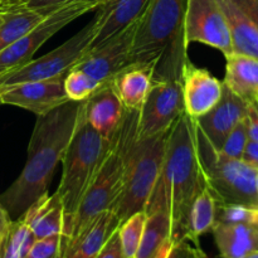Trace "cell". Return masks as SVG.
I'll return each instance as SVG.
<instances>
[{
  "label": "cell",
  "instance_id": "21",
  "mask_svg": "<svg viewBox=\"0 0 258 258\" xmlns=\"http://www.w3.org/2000/svg\"><path fill=\"white\" fill-rule=\"evenodd\" d=\"M223 85L246 102H258V58L233 52L226 55Z\"/></svg>",
  "mask_w": 258,
  "mask_h": 258
},
{
  "label": "cell",
  "instance_id": "44",
  "mask_svg": "<svg viewBox=\"0 0 258 258\" xmlns=\"http://www.w3.org/2000/svg\"><path fill=\"white\" fill-rule=\"evenodd\" d=\"M256 189H257V194H258V169L256 173Z\"/></svg>",
  "mask_w": 258,
  "mask_h": 258
},
{
  "label": "cell",
  "instance_id": "11",
  "mask_svg": "<svg viewBox=\"0 0 258 258\" xmlns=\"http://www.w3.org/2000/svg\"><path fill=\"white\" fill-rule=\"evenodd\" d=\"M184 40L202 43L218 49L223 55L232 53L228 24L217 0H188L184 19Z\"/></svg>",
  "mask_w": 258,
  "mask_h": 258
},
{
  "label": "cell",
  "instance_id": "46",
  "mask_svg": "<svg viewBox=\"0 0 258 258\" xmlns=\"http://www.w3.org/2000/svg\"><path fill=\"white\" fill-rule=\"evenodd\" d=\"M64 2H71V0H64ZM64 2H63V3H64ZM60 4H62V3H60ZM58 5H59V4H58Z\"/></svg>",
  "mask_w": 258,
  "mask_h": 258
},
{
  "label": "cell",
  "instance_id": "37",
  "mask_svg": "<svg viewBox=\"0 0 258 258\" xmlns=\"http://www.w3.org/2000/svg\"><path fill=\"white\" fill-rule=\"evenodd\" d=\"M63 2H64V0H24L23 7L38 10V12H40L45 17V13H47L48 10L57 7L58 4H60V3Z\"/></svg>",
  "mask_w": 258,
  "mask_h": 258
},
{
  "label": "cell",
  "instance_id": "32",
  "mask_svg": "<svg viewBox=\"0 0 258 258\" xmlns=\"http://www.w3.org/2000/svg\"><path fill=\"white\" fill-rule=\"evenodd\" d=\"M60 234L35 239L25 258H60Z\"/></svg>",
  "mask_w": 258,
  "mask_h": 258
},
{
  "label": "cell",
  "instance_id": "36",
  "mask_svg": "<svg viewBox=\"0 0 258 258\" xmlns=\"http://www.w3.org/2000/svg\"><path fill=\"white\" fill-rule=\"evenodd\" d=\"M241 160L251 168L258 169V141L248 140Z\"/></svg>",
  "mask_w": 258,
  "mask_h": 258
},
{
  "label": "cell",
  "instance_id": "5",
  "mask_svg": "<svg viewBox=\"0 0 258 258\" xmlns=\"http://www.w3.org/2000/svg\"><path fill=\"white\" fill-rule=\"evenodd\" d=\"M169 131L149 139L131 141L126 154L122 186L111 211L120 224L138 212H145L160 174Z\"/></svg>",
  "mask_w": 258,
  "mask_h": 258
},
{
  "label": "cell",
  "instance_id": "20",
  "mask_svg": "<svg viewBox=\"0 0 258 258\" xmlns=\"http://www.w3.org/2000/svg\"><path fill=\"white\" fill-rule=\"evenodd\" d=\"M20 218L25 222L35 239L63 234L64 209L58 194L45 193L35 201Z\"/></svg>",
  "mask_w": 258,
  "mask_h": 258
},
{
  "label": "cell",
  "instance_id": "24",
  "mask_svg": "<svg viewBox=\"0 0 258 258\" xmlns=\"http://www.w3.org/2000/svg\"><path fill=\"white\" fill-rule=\"evenodd\" d=\"M217 204V198L208 185L199 191L186 216L185 239L199 244V237L212 231L216 224Z\"/></svg>",
  "mask_w": 258,
  "mask_h": 258
},
{
  "label": "cell",
  "instance_id": "16",
  "mask_svg": "<svg viewBox=\"0 0 258 258\" xmlns=\"http://www.w3.org/2000/svg\"><path fill=\"white\" fill-rule=\"evenodd\" d=\"M247 108L248 102L223 85L219 102L206 115L197 118L196 122L207 140L219 150L229 133L246 117Z\"/></svg>",
  "mask_w": 258,
  "mask_h": 258
},
{
  "label": "cell",
  "instance_id": "29",
  "mask_svg": "<svg viewBox=\"0 0 258 258\" xmlns=\"http://www.w3.org/2000/svg\"><path fill=\"white\" fill-rule=\"evenodd\" d=\"M145 219V212H138V213L128 217L118 227V236H120L123 258L135 257L139 246H140L141 237H143Z\"/></svg>",
  "mask_w": 258,
  "mask_h": 258
},
{
  "label": "cell",
  "instance_id": "31",
  "mask_svg": "<svg viewBox=\"0 0 258 258\" xmlns=\"http://www.w3.org/2000/svg\"><path fill=\"white\" fill-rule=\"evenodd\" d=\"M248 131H247V121L246 117L229 133L224 140L223 145L221 146L219 151L223 154L224 156L231 159H236V160H241L242 155H243L244 148H246L247 143H248Z\"/></svg>",
  "mask_w": 258,
  "mask_h": 258
},
{
  "label": "cell",
  "instance_id": "33",
  "mask_svg": "<svg viewBox=\"0 0 258 258\" xmlns=\"http://www.w3.org/2000/svg\"><path fill=\"white\" fill-rule=\"evenodd\" d=\"M166 258H208L201 249L199 244L193 243L189 239H180L173 242Z\"/></svg>",
  "mask_w": 258,
  "mask_h": 258
},
{
  "label": "cell",
  "instance_id": "47",
  "mask_svg": "<svg viewBox=\"0 0 258 258\" xmlns=\"http://www.w3.org/2000/svg\"><path fill=\"white\" fill-rule=\"evenodd\" d=\"M0 105H3V103H2V101H0Z\"/></svg>",
  "mask_w": 258,
  "mask_h": 258
},
{
  "label": "cell",
  "instance_id": "28",
  "mask_svg": "<svg viewBox=\"0 0 258 258\" xmlns=\"http://www.w3.org/2000/svg\"><path fill=\"white\" fill-rule=\"evenodd\" d=\"M105 83L100 82L85 71L73 67L64 76V91L68 100L73 102H83L97 92Z\"/></svg>",
  "mask_w": 258,
  "mask_h": 258
},
{
  "label": "cell",
  "instance_id": "38",
  "mask_svg": "<svg viewBox=\"0 0 258 258\" xmlns=\"http://www.w3.org/2000/svg\"><path fill=\"white\" fill-rule=\"evenodd\" d=\"M258 29V0H233Z\"/></svg>",
  "mask_w": 258,
  "mask_h": 258
},
{
  "label": "cell",
  "instance_id": "12",
  "mask_svg": "<svg viewBox=\"0 0 258 258\" xmlns=\"http://www.w3.org/2000/svg\"><path fill=\"white\" fill-rule=\"evenodd\" d=\"M0 101L30 111L37 116L47 115L70 102L64 91V77L0 85Z\"/></svg>",
  "mask_w": 258,
  "mask_h": 258
},
{
  "label": "cell",
  "instance_id": "17",
  "mask_svg": "<svg viewBox=\"0 0 258 258\" xmlns=\"http://www.w3.org/2000/svg\"><path fill=\"white\" fill-rule=\"evenodd\" d=\"M125 106L121 102L112 83L107 82L85 101V113L93 128L108 141H112L125 116Z\"/></svg>",
  "mask_w": 258,
  "mask_h": 258
},
{
  "label": "cell",
  "instance_id": "27",
  "mask_svg": "<svg viewBox=\"0 0 258 258\" xmlns=\"http://www.w3.org/2000/svg\"><path fill=\"white\" fill-rule=\"evenodd\" d=\"M34 241V234L22 218L14 219L8 231L0 258H25Z\"/></svg>",
  "mask_w": 258,
  "mask_h": 258
},
{
  "label": "cell",
  "instance_id": "18",
  "mask_svg": "<svg viewBox=\"0 0 258 258\" xmlns=\"http://www.w3.org/2000/svg\"><path fill=\"white\" fill-rule=\"evenodd\" d=\"M118 227L116 214L112 211L103 212L68 242L60 258H96Z\"/></svg>",
  "mask_w": 258,
  "mask_h": 258
},
{
  "label": "cell",
  "instance_id": "15",
  "mask_svg": "<svg viewBox=\"0 0 258 258\" xmlns=\"http://www.w3.org/2000/svg\"><path fill=\"white\" fill-rule=\"evenodd\" d=\"M150 0H105L96 9V35L88 52L120 34L141 19ZM87 52V53H88Z\"/></svg>",
  "mask_w": 258,
  "mask_h": 258
},
{
  "label": "cell",
  "instance_id": "19",
  "mask_svg": "<svg viewBox=\"0 0 258 258\" xmlns=\"http://www.w3.org/2000/svg\"><path fill=\"white\" fill-rule=\"evenodd\" d=\"M155 66L134 64L127 66L111 81L126 110L140 111L149 95Z\"/></svg>",
  "mask_w": 258,
  "mask_h": 258
},
{
  "label": "cell",
  "instance_id": "22",
  "mask_svg": "<svg viewBox=\"0 0 258 258\" xmlns=\"http://www.w3.org/2000/svg\"><path fill=\"white\" fill-rule=\"evenodd\" d=\"M212 232L222 258H243L258 252V224L216 223Z\"/></svg>",
  "mask_w": 258,
  "mask_h": 258
},
{
  "label": "cell",
  "instance_id": "39",
  "mask_svg": "<svg viewBox=\"0 0 258 258\" xmlns=\"http://www.w3.org/2000/svg\"><path fill=\"white\" fill-rule=\"evenodd\" d=\"M12 217L9 216L7 209L0 204V252H2L3 246H4L5 238H7L8 231L12 224Z\"/></svg>",
  "mask_w": 258,
  "mask_h": 258
},
{
  "label": "cell",
  "instance_id": "25",
  "mask_svg": "<svg viewBox=\"0 0 258 258\" xmlns=\"http://www.w3.org/2000/svg\"><path fill=\"white\" fill-rule=\"evenodd\" d=\"M140 246L134 258H154L166 242L171 241V219L165 208H158L145 212Z\"/></svg>",
  "mask_w": 258,
  "mask_h": 258
},
{
  "label": "cell",
  "instance_id": "9",
  "mask_svg": "<svg viewBox=\"0 0 258 258\" xmlns=\"http://www.w3.org/2000/svg\"><path fill=\"white\" fill-rule=\"evenodd\" d=\"M95 35L96 20L92 18L88 24L59 47L0 78V85L64 77L85 58Z\"/></svg>",
  "mask_w": 258,
  "mask_h": 258
},
{
  "label": "cell",
  "instance_id": "43",
  "mask_svg": "<svg viewBox=\"0 0 258 258\" xmlns=\"http://www.w3.org/2000/svg\"><path fill=\"white\" fill-rule=\"evenodd\" d=\"M7 12H9V10L4 9V8H0V15H3V14H4V13H7Z\"/></svg>",
  "mask_w": 258,
  "mask_h": 258
},
{
  "label": "cell",
  "instance_id": "13",
  "mask_svg": "<svg viewBox=\"0 0 258 258\" xmlns=\"http://www.w3.org/2000/svg\"><path fill=\"white\" fill-rule=\"evenodd\" d=\"M139 22L85 55L76 67L102 83L111 82L118 72L131 64V48Z\"/></svg>",
  "mask_w": 258,
  "mask_h": 258
},
{
  "label": "cell",
  "instance_id": "30",
  "mask_svg": "<svg viewBox=\"0 0 258 258\" xmlns=\"http://www.w3.org/2000/svg\"><path fill=\"white\" fill-rule=\"evenodd\" d=\"M216 223L258 224V208L244 204H217Z\"/></svg>",
  "mask_w": 258,
  "mask_h": 258
},
{
  "label": "cell",
  "instance_id": "34",
  "mask_svg": "<svg viewBox=\"0 0 258 258\" xmlns=\"http://www.w3.org/2000/svg\"><path fill=\"white\" fill-rule=\"evenodd\" d=\"M96 258H123L122 247H121L120 236H118V228L111 234L108 241L100 251Z\"/></svg>",
  "mask_w": 258,
  "mask_h": 258
},
{
  "label": "cell",
  "instance_id": "40",
  "mask_svg": "<svg viewBox=\"0 0 258 258\" xmlns=\"http://www.w3.org/2000/svg\"><path fill=\"white\" fill-rule=\"evenodd\" d=\"M23 4H24V0H0V8L8 10L17 9V8L23 7Z\"/></svg>",
  "mask_w": 258,
  "mask_h": 258
},
{
  "label": "cell",
  "instance_id": "2",
  "mask_svg": "<svg viewBox=\"0 0 258 258\" xmlns=\"http://www.w3.org/2000/svg\"><path fill=\"white\" fill-rule=\"evenodd\" d=\"M207 185L196 120L183 112L169 130L163 165L145 212L165 208L171 219V242L185 239L189 208Z\"/></svg>",
  "mask_w": 258,
  "mask_h": 258
},
{
  "label": "cell",
  "instance_id": "1",
  "mask_svg": "<svg viewBox=\"0 0 258 258\" xmlns=\"http://www.w3.org/2000/svg\"><path fill=\"white\" fill-rule=\"evenodd\" d=\"M83 102H70L37 116L24 168L12 185L0 194V204L12 219L20 218L35 201L48 193L58 164L62 163L75 133Z\"/></svg>",
  "mask_w": 258,
  "mask_h": 258
},
{
  "label": "cell",
  "instance_id": "8",
  "mask_svg": "<svg viewBox=\"0 0 258 258\" xmlns=\"http://www.w3.org/2000/svg\"><path fill=\"white\" fill-rule=\"evenodd\" d=\"M105 0H71L52 8L45 18L29 33L0 52V78L34 59V54L55 33L80 18L96 10Z\"/></svg>",
  "mask_w": 258,
  "mask_h": 258
},
{
  "label": "cell",
  "instance_id": "3",
  "mask_svg": "<svg viewBox=\"0 0 258 258\" xmlns=\"http://www.w3.org/2000/svg\"><path fill=\"white\" fill-rule=\"evenodd\" d=\"M110 146L111 141L103 139L88 122L83 101L75 133L62 159V178L55 190L64 209V229L60 239V254L78 207L97 175Z\"/></svg>",
  "mask_w": 258,
  "mask_h": 258
},
{
  "label": "cell",
  "instance_id": "42",
  "mask_svg": "<svg viewBox=\"0 0 258 258\" xmlns=\"http://www.w3.org/2000/svg\"><path fill=\"white\" fill-rule=\"evenodd\" d=\"M243 258H258V252H254V253L248 254V256H246V257H243Z\"/></svg>",
  "mask_w": 258,
  "mask_h": 258
},
{
  "label": "cell",
  "instance_id": "45",
  "mask_svg": "<svg viewBox=\"0 0 258 258\" xmlns=\"http://www.w3.org/2000/svg\"><path fill=\"white\" fill-rule=\"evenodd\" d=\"M2 20H3V15H0V24H2Z\"/></svg>",
  "mask_w": 258,
  "mask_h": 258
},
{
  "label": "cell",
  "instance_id": "6",
  "mask_svg": "<svg viewBox=\"0 0 258 258\" xmlns=\"http://www.w3.org/2000/svg\"><path fill=\"white\" fill-rule=\"evenodd\" d=\"M186 2L188 0H150L136 28L131 48V64L156 67L160 58L170 48L185 44L184 19Z\"/></svg>",
  "mask_w": 258,
  "mask_h": 258
},
{
  "label": "cell",
  "instance_id": "23",
  "mask_svg": "<svg viewBox=\"0 0 258 258\" xmlns=\"http://www.w3.org/2000/svg\"><path fill=\"white\" fill-rule=\"evenodd\" d=\"M228 24L232 52L258 58V29L233 0H217Z\"/></svg>",
  "mask_w": 258,
  "mask_h": 258
},
{
  "label": "cell",
  "instance_id": "4",
  "mask_svg": "<svg viewBox=\"0 0 258 258\" xmlns=\"http://www.w3.org/2000/svg\"><path fill=\"white\" fill-rule=\"evenodd\" d=\"M138 117L139 111H125L121 127L111 141L110 150L78 207L62 253L71 239L75 238L101 213L111 211L115 206L122 186L127 149L131 141L138 136Z\"/></svg>",
  "mask_w": 258,
  "mask_h": 258
},
{
  "label": "cell",
  "instance_id": "41",
  "mask_svg": "<svg viewBox=\"0 0 258 258\" xmlns=\"http://www.w3.org/2000/svg\"><path fill=\"white\" fill-rule=\"evenodd\" d=\"M171 243H173V242H171V241L166 242V243L164 244L163 247H161L160 251H159L158 253H156V256L154 257V258H166V256H168V253H169V251H170Z\"/></svg>",
  "mask_w": 258,
  "mask_h": 258
},
{
  "label": "cell",
  "instance_id": "10",
  "mask_svg": "<svg viewBox=\"0 0 258 258\" xmlns=\"http://www.w3.org/2000/svg\"><path fill=\"white\" fill-rule=\"evenodd\" d=\"M183 112V76H153V85L139 111L138 139L166 133Z\"/></svg>",
  "mask_w": 258,
  "mask_h": 258
},
{
  "label": "cell",
  "instance_id": "7",
  "mask_svg": "<svg viewBox=\"0 0 258 258\" xmlns=\"http://www.w3.org/2000/svg\"><path fill=\"white\" fill-rule=\"evenodd\" d=\"M198 150L207 184L219 204H244L258 208L257 169L242 160L224 156L217 150L197 125Z\"/></svg>",
  "mask_w": 258,
  "mask_h": 258
},
{
  "label": "cell",
  "instance_id": "26",
  "mask_svg": "<svg viewBox=\"0 0 258 258\" xmlns=\"http://www.w3.org/2000/svg\"><path fill=\"white\" fill-rule=\"evenodd\" d=\"M44 18V15L38 10L25 7L4 13L0 24V52L29 33Z\"/></svg>",
  "mask_w": 258,
  "mask_h": 258
},
{
  "label": "cell",
  "instance_id": "14",
  "mask_svg": "<svg viewBox=\"0 0 258 258\" xmlns=\"http://www.w3.org/2000/svg\"><path fill=\"white\" fill-rule=\"evenodd\" d=\"M223 93V82L208 70L199 68L186 60L183 70L184 112L189 117H202L219 102Z\"/></svg>",
  "mask_w": 258,
  "mask_h": 258
},
{
  "label": "cell",
  "instance_id": "35",
  "mask_svg": "<svg viewBox=\"0 0 258 258\" xmlns=\"http://www.w3.org/2000/svg\"><path fill=\"white\" fill-rule=\"evenodd\" d=\"M246 121L249 140L258 141V102L248 103Z\"/></svg>",
  "mask_w": 258,
  "mask_h": 258
}]
</instances>
